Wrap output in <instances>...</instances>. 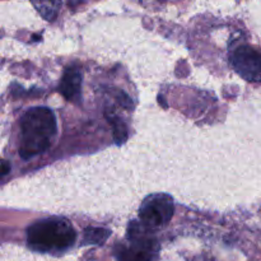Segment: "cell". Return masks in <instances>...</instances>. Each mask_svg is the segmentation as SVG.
<instances>
[{
  "instance_id": "cell-1",
  "label": "cell",
  "mask_w": 261,
  "mask_h": 261,
  "mask_svg": "<svg viewBox=\"0 0 261 261\" xmlns=\"http://www.w3.org/2000/svg\"><path fill=\"white\" fill-rule=\"evenodd\" d=\"M58 133V122L48 107H32L20 119L19 155L30 160L46 152Z\"/></svg>"
},
{
  "instance_id": "cell-2",
  "label": "cell",
  "mask_w": 261,
  "mask_h": 261,
  "mask_svg": "<svg viewBox=\"0 0 261 261\" xmlns=\"http://www.w3.org/2000/svg\"><path fill=\"white\" fill-rule=\"evenodd\" d=\"M76 240V232L63 217L37 221L27 229V244L38 252H63L70 249Z\"/></svg>"
},
{
  "instance_id": "cell-3",
  "label": "cell",
  "mask_w": 261,
  "mask_h": 261,
  "mask_svg": "<svg viewBox=\"0 0 261 261\" xmlns=\"http://www.w3.org/2000/svg\"><path fill=\"white\" fill-rule=\"evenodd\" d=\"M142 222H132L127 228V244H119L115 249L117 261H155L160 245L150 236Z\"/></svg>"
},
{
  "instance_id": "cell-4",
  "label": "cell",
  "mask_w": 261,
  "mask_h": 261,
  "mask_svg": "<svg viewBox=\"0 0 261 261\" xmlns=\"http://www.w3.org/2000/svg\"><path fill=\"white\" fill-rule=\"evenodd\" d=\"M175 213V204L167 194H152L143 200L139 219L148 229L154 231L167 226Z\"/></svg>"
},
{
  "instance_id": "cell-5",
  "label": "cell",
  "mask_w": 261,
  "mask_h": 261,
  "mask_svg": "<svg viewBox=\"0 0 261 261\" xmlns=\"http://www.w3.org/2000/svg\"><path fill=\"white\" fill-rule=\"evenodd\" d=\"M229 63L247 82H261V50L250 45L237 46L229 54Z\"/></svg>"
},
{
  "instance_id": "cell-6",
  "label": "cell",
  "mask_w": 261,
  "mask_h": 261,
  "mask_svg": "<svg viewBox=\"0 0 261 261\" xmlns=\"http://www.w3.org/2000/svg\"><path fill=\"white\" fill-rule=\"evenodd\" d=\"M82 73L78 66H68L64 70L59 91L64 98L68 101L76 102L82 97Z\"/></svg>"
},
{
  "instance_id": "cell-7",
  "label": "cell",
  "mask_w": 261,
  "mask_h": 261,
  "mask_svg": "<svg viewBox=\"0 0 261 261\" xmlns=\"http://www.w3.org/2000/svg\"><path fill=\"white\" fill-rule=\"evenodd\" d=\"M33 7L46 20H54L61 8V0H31Z\"/></svg>"
},
{
  "instance_id": "cell-8",
  "label": "cell",
  "mask_w": 261,
  "mask_h": 261,
  "mask_svg": "<svg viewBox=\"0 0 261 261\" xmlns=\"http://www.w3.org/2000/svg\"><path fill=\"white\" fill-rule=\"evenodd\" d=\"M111 232L105 228L89 227L84 231V242L89 245H101L110 237Z\"/></svg>"
},
{
  "instance_id": "cell-9",
  "label": "cell",
  "mask_w": 261,
  "mask_h": 261,
  "mask_svg": "<svg viewBox=\"0 0 261 261\" xmlns=\"http://www.w3.org/2000/svg\"><path fill=\"white\" fill-rule=\"evenodd\" d=\"M109 117V121L112 124V127H114V138L116 140L117 144H122L125 143V140L127 139V129L126 125L122 122L121 119H119L117 116L112 115V116Z\"/></svg>"
}]
</instances>
